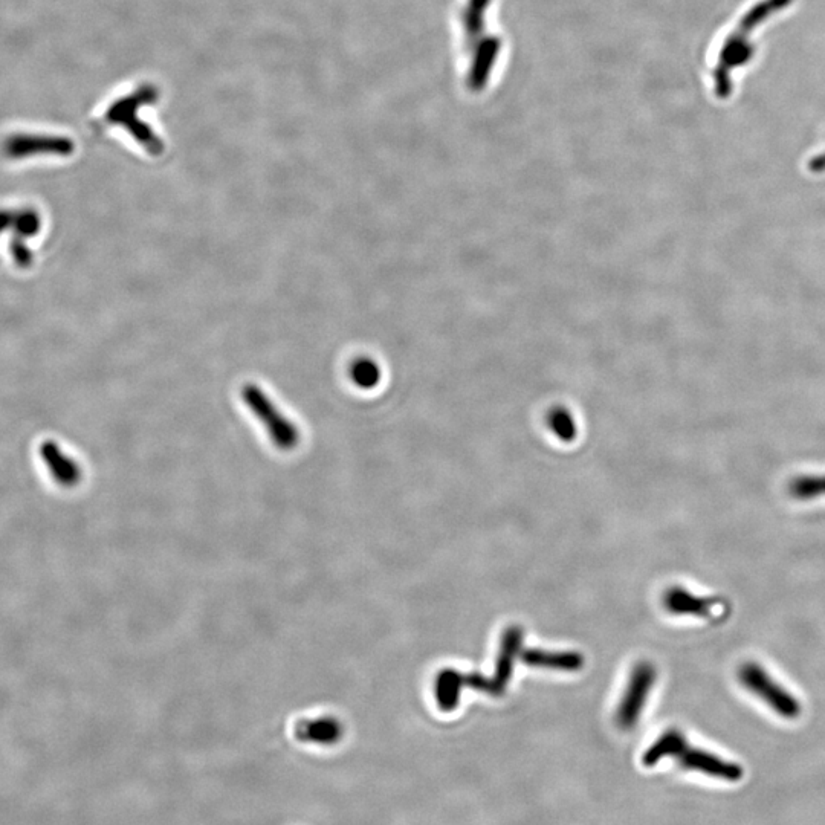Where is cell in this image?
Segmentation results:
<instances>
[{"mask_svg":"<svg viewBox=\"0 0 825 825\" xmlns=\"http://www.w3.org/2000/svg\"><path fill=\"white\" fill-rule=\"evenodd\" d=\"M155 101V91L152 88H141L133 94L126 95L115 101L112 106L107 109L104 121L110 126H120L126 129L132 135L136 143L141 144L146 152L150 155L158 156L164 152V144L159 140L156 133L140 120L138 114L140 109L146 104Z\"/></svg>","mask_w":825,"mask_h":825,"instance_id":"obj_1","label":"cell"},{"mask_svg":"<svg viewBox=\"0 0 825 825\" xmlns=\"http://www.w3.org/2000/svg\"><path fill=\"white\" fill-rule=\"evenodd\" d=\"M737 677L745 690L757 696L783 719L792 720L800 717L803 708L798 699L757 662H746L741 665Z\"/></svg>","mask_w":825,"mask_h":825,"instance_id":"obj_2","label":"cell"},{"mask_svg":"<svg viewBox=\"0 0 825 825\" xmlns=\"http://www.w3.org/2000/svg\"><path fill=\"white\" fill-rule=\"evenodd\" d=\"M243 401L246 407L253 411L256 418L265 425L266 433L271 437L272 444L283 451L297 447L300 433L294 422L289 421L274 402L268 398L260 387L246 384L242 390Z\"/></svg>","mask_w":825,"mask_h":825,"instance_id":"obj_3","label":"cell"},{"mask_svg":"<svg viewBox=\"0 0 825 825\" xmlns=\"http://www.w3.org/2000/svg\"><path fill=\"white\" fill-rule=\"evenodd\" d=\"M654 682H656V670L648 662H642L633 670L624 699L619 705L618 717H616L622 729L633 728L638 723L639 715L644 711Z\"/></svg>","mask_w":825,"mask_h":825,"instance_id":"obj_4","label":"cell"},{"mask_svg":"<svg viewBox=\"0 0 825 825\" xmlns=\"http://www.w3.org/2000/svg\"><path fill=\"white\" fill-rule=\"evenodd\" d=\"M668 612L680 616H696L709 621H722L729 615V605L720 598L694 595L683 587H673L664 595Z\"/></svg>","mask_w":825,"mask_h":825,"instance_id":"obj_5","label":"cell"},{"mask_svg":"<svg viewBox=\"0 0 825 825\" xmlns=\"http://www.w3.org/2000/svg\"><path fill=\"white\" fill-rule=\"evenodd\" d=\"M674 760H677L683 769L694 770L708 777L720 778V780L732 781V783L743 778V767L738 766L737 763L723 760L722 757L711 754V752L693 748L688 743L680 749Z\"/></svg>","mask_w":825,"mask_h":825,"instance_id":"obj_6","label":"cell"},{"mask_svg":"<svg viewBox=\"0 0 825 825\" xmlns=\"http://www.w3.org/2000/svg\"><path fill=\"white\" fill-rule=\"evenodd\" d=\"M4 150L10 158L14 159L36 155L66 156L74 152V144L65 136L17 133L8 138Z\"/></svg>","mask_w":825,"mask_h":825,"instance_id":"obj_7","label":"cell"},{"mask_svg":"<svg viewBox=\"0 0 825 825\" xmlns=\"http://www.w3.org/2000/svg\"><path fill=\"white\" fill-rule=\"evenodd\" d=\"M294 737L303 745L334 748L344 738V725L334 715L303 719L294 726Z\"/></svg>","mask_w":825,"mask_h":825,"instance_id":"obj_8","label":"cell"},{"mask_svg":"<svg viewBox=\"0 0 825 825\" xmlns=\"http://www.w3.org/2000/svg\"><path fill=\"white\" fill-rule=\"evenodd\" d=\"M521 645H523V630L520 627L508 628L505 635H503L497 668H495V674L492 677L494 696L505 693L506 686H508L512 677V671H514L515 657L520 653Z\"/></svg>","mask_w":825,"mask_h":825,"instance_id":"obj_9","label":"cell"},{"mask_svg":"<svg viewBox=\"0 0 825 825\" xmlns=\"http://www.w3.org/2000/svg\"><path fill=\"white\" fill-rule=\"evenodd\" d=\"M40 456L45 460L52 479L59 485L72 488L81 482V477H83L81 466L72 457L66 456L59 445L54 442H45L40 447Z\"/></svg>","mask_w":825,"mask_h":825,"instance_id":"obj_10","label":"cell"},{"mask_svg":"<svg viewBox=\"0 0 825 825\" xmlns=\"http://www.w3.org/2000/svg\"><path fill=\"white\" fill-rule=\"evenodd\" d=\"M500 48L502 43L497 37L488 36L482 37L474 52L473 63H471L470 72H468V86L473 91H482L491 77L492 68H494L497 59H499Z\"/></svg>","mask_w":825,"mask_h":825,"instance_id":"obj_11","label":"cell"},{"mask_svg":"<svg viewBox=\"0 0 825 825\" xmlns=\"http://www.w3.org/2000/svg\"><path fill=\"white\" fill-rule=\"evenodd\" d=\"M521 659L529 667L550 668V670L576 671L583 668L584 659L573 651L526 650Z\"/></svg>","mask_w":825,"mask_h":825,"instance_id":"obj_12","label":"cell"},{"mask_svg":"<svg viewBox=\"0 0 825 825\" xmlns=\"http://www.w3.org/2000/svg\"><path fill=\"white\" fill-rule=\"evenodd\" d=\"M686 743H688V741H686L685 735H683L682 732L676 731V729H670V731L664 732V735H660L657 741H654L653 745H651V748L645 752V766H654V764L659 763V761L664 760V758L676 757Z\"/></svg>","mask_w":825,"mask_h":825,"instance_id":"obj_13","label":"cell"},{"mask_svg":"<svg viewBox=\"0 0 825 825\" xmlns=\"http://www.w3.org/2000/svg\"><path fill=\"white\" fill-rule=\"evenodd\" d=\"M462 690L463 685L459 671H440L436 679V700L442 711H454V708L459 705Z\"/></svg>","mask_w":825,"mask_h":825,"instance_id":"obj_14","label":"cell"},{"mask_svg":"<svg viewBox=\"0 0 825 825\" xmlns=\"http://www.w3.org/2000/svg\"><path fill=\"white\" fill-rule=\"evenodd\" d=\"M789 494L801 502L825 497V474L798 476L789 483Z\"/></svg>","mask_w":825,"mask_h":825,"instance_id":"obj_15","label":"cell"},{"mask_svg":"<svg viewBox=\"0 0 825 825\" xmlns=\"http://www.w3.org/2000/svg\"><path fill=\"white\" fill-rule=\"evenodd\" d=\"M489 5H491V0H468L465 13H463V23H465V31L470 39H477L485 30V16Z\"/></svg>","mask_w":825,"mask_h":825,"instance_id":"obj_16","label":"cell"},{"mask_svg":"<svg viewBox=\"0 0 825 825\" xmlns=\"http://www.w3.org/2000/svg\"><path fill=\"white\" fill-rule=\"evenodd\" d=\"M350 376L360 389L370 390L375 389L376 385L381 381V369L375 361L370 358H360L352 364L350 369Z\"/></svg>","mask_w":825,"mask_h":825,"instance_id":"obj_17","label":"cell"},{"mask_svg":"<svg viewBox=\"0 0 825 825\" xmlns=\"http://www.w3.org/2000/svg\"><path fill=\"white\" fill-rule=\"evenodd\" d=\"M549 425L552 431H554L563 442H572L576 437V433H578L575 419L570 415V411L564 410V408H558V410L552 411V415H550L549 418Z\"/></svg>","mask_w":825,"mask_h":825,"instance_id":"obj_18","label":"cell"}]
</instances>
